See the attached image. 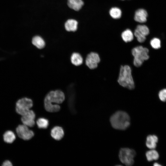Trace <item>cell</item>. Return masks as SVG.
<instances>
[{
	"mask_svg": "<svg viewBox=\"0 0 166 166\" xmlns=\"http://www.w3.org/2000/svg\"><path fill=\"white\" fill-rule=\"evenodd\" d=\"M117 82L121 86L129 90H132L135 88V84L132 74V69L129 65H121Z\"/></svg>",
	"mask_w": 166,
	"mask_h": 166,
	"instance_id": "obj_2",
	"label": "cell"
},
{
	"mask_svg": "<svg viewBox=\"0 0 166 166\" xmlns=\"http://www.w3.org/2000/svg\"><path fill=\"white\" fill-rule=\"evenodd\" d=\"M16 136L15 132L11 130H7L2 134L3 141L7 144H12L15 140Z\"/></svg>",
	"mask_w": 166,
	"mask_h": 166,
	"instance_id": "obj_10",
	"label": "cell"
},
{
	"mask_svg": "<svg viewBox=\"0 0 166 166\" xmlns=\"http://www.w3.org/2000/svg\"><path fill=\"white\" fill-rule=\"evenodd\" d=\"M158 141L157 137L155 135H149L146 138V145L149 148L154 149L156 146Z\"/></svg>",
	"mask_w": 166,
	"mask_h": 166,
	"instance_id": "obj_13",
	"label": "cell"
},
{
	"mask_svg": "<svg viewBox=\"0 0 166 166\" xmlns=\"http://www.w3.org/2000/svg\"><path fill=\"white\" fill-rule=\"evenodd\" d=\"M15 131L18 137L24 140H30L34 135L33 131L30 129L28 127L22 124H19L16 127Z\"/></svg>",
	"mask_w": 166,
	"mask_h": 166,
	"instance_id": "obj_7",
	"label": "cell"
},
{
	"mask_svg": "<svg viewBox=\"0 0 166 166\" xmlns=\"http://www.w3.org/2000/svg\"><path fill=\"white\" fill-rule=\"evenodd\" d=\"M159 98L163 102L166 101V89H164L160 90L158 93Z\"/></svg>",
	"mask_w": 166,
	"mask_h": 166,
	"instance_id": "obj_25",
	"label": "cell"
},
{
	"mask_svg": "<svg viewBox=\"0 0 166 166\" xmlns=\"http://www.w3.org/2000/svg\"><path fill=\"white\" fill-rule=\"evenodd\" d=\"M153 165L154 166H161V165L157 163H154Z\"/></svg>",
	"mask_w": 166,
	"mask_h": 166,
	"instance_id": "obj_27",
	"label": "cell"
},
{
	"mask_svg": "<svg viewBox=\"0 0 166 166\" xmlns=\"http://www.w3.org/2000/svg\"><path fill=\"white\" fill-rule=\"evenodd\" d=\"M110 122L114 128L120 130H125L130 125V118L126 112L119 111L114 113L110 117Z\"/></svg>",
	"mask_w": 166,
	"mask_h": 166,
	"instance_id": "obj_3",
	"label": "cell"
},
{
	"mask_svg": "<svg viewBox=\"0 0 166 166\" xmlns=\"http://www.w3.org/2000/svg\"><path fill=\"white\" fill-rule=\"evenodd\" d=\"M134 35L136 38L137 41L140 43L144 42L146 39V36L140 33L136 29L134 31Z\"/></svg>",
	"mask_w": 166,
	"mask_h": 166,
	"instance_id": "obj_24",
	"label": "cell"
},
{
	"mask_svg": "<svg viewBox=\"0 0 166 166\" xmlns=\"http://www.w3.org/2000/svg\"><path fill=\"white\" fill-rule=\"evenodd\" d=\"M64 131L62 127L56 126L51 131L50 134L52 137L56 140H59L64 136Z\"/></svg>",
	"mask_w": 166,
	"mask_h": 166,
	"instance_id": "obj_12",
	"label": "cell"
},
{
	"mask_svg": "<svg viewBox=\"0 0 166 166\" xmlns=\"http://www.w3.org/2000/svg\"><path fill=\"white\" fill-rule=\"evenodd\" d=\"M136 154L134 150L128 148H123L120 150L119 157L122 163L126 166H130L134 163V158Z\"/></svg>",
	"mask_w": 166,
	"mask_h": 166,
	"instance_id": "obj_6",
	"label": "cell"
},
{
	"mask_svg": "<svg viewBox=\"0 0 166 166\" xmlns=\"http://www.w3.org/2000/svg\"></svg>",
	"mask_w": 166,
	"mask_h": 166,
	"instance_id": "obj_28",
	"label": "cell"
},
{
	"mask_svg": "<svg viewBox=\"0 0 166 166\" xmlns=\"http://www.w3.org/2000/svg\"><path fill=\"white\" fill-rule=\"evenodd\" d=\"M146 156L148 161L156 160L159 157V155L157 151L154 149H151L146 153Z\"/></svg>",
	"mask_w": 166,
	"mask_h": 166,
	"instance_id": "obj_19",
	"label": "cell"
},
{
	"mask_svg": "<svg viewBox=\"0 0 166 166\" xmlns=\"http://www.w3.org/2000/svg\"><path fill=\"white\" fill-rule=\"evenodd\" d=\"M33 45L39 49L43 48L45 45V42L43 39L38 36H35L32 40Z\"/></svg>",
	"mask_w": 166,
	"mask_h": 166,
	"instance_id": "obj_17",
	"label": "cell"
},
{
	"mask_svg": "<svg viewBox=\"0 0 166 166\" xmlns=\"http://www.w3.org/2000/svg\"><path fill=\"white\" fill-rule=\"evenodd\" d=\"M148 16L147 12L144 9H140L137 10L135 13L134 19L140 23H144L147 21Z\"/></svg>",
	"mask_w": 166,
	"mask_h": 166,
	"instance_id": "obj_11",
	"label": "cell"
},
{
	"mask_svg": "<svg viewBox=\"0 0 166 166\" xmlns=\"http://www.w3.org/2000/svg\"><path fill=\"white\" fill-rule=\"evenodd\" d=\"M149 50L146 47L139 45L134 47L131 50L133 56V64L134 66L140 67L144 61L149 58Z\"/></svg>",
	"mask_w": 166,
	"mask_h": 166,
	"instance_id": "obj_4",
	"label": "cell"
},
{
	"mask_svg": "<svg viewBox=\"0 0 166 166\" xmlns=\"http://www.w3.org/2000/svg\"><path fill=\"white\" fill-rule=\"evenodd\" d=\"M101 59L98 54L95 52H92L86 56L85 63L86 66L90 69L96 68Z\"/></svg>",
	"mask_w": 166,
	"mask_h": 166,
	"instance_id": "obj_8",
	"label": "cell"
},
{
	"mask_svg": "<svg viewBox=\"0 0 166 166\" xmlns=\"http://www.w3.org/2000/svg\"><path fill=\"white\" fill-rule=\"evenodd\" d=\"M36 124L39 128L45 129L48 127L49 125V121L46 119L40 118L37 120Z\"/></svg>",
	"mask_w": 166,
	"mask_h": 166,
	"instance_id": "obj_21",
	"label": "cell"
},
{
	"mask_svg": "<svg viewBox=\"0 0 166 166\" xmlns=\"http://www.w3.org/2000/svg\"><path fill=\"white\" fill-rule=\"evenodd\" d=\"M150 44L151 47L155 49H159L161 46V43L160 40L159 38H152L150 41Z\"/></svg>",
	"mask_w": 166,
	"mask_h": 166,
	"instance_id": "obj_22",
	"label": "cell"
},
{
	"mask_svg": "<svg viewBox=\"0 0 166 166\" xmlns=\"http://www.w3.org/2000/svg\"><path fill=\"white\" fill-rule=\"evenodd\" d=\"M2 166H13L12 162L9 160H6L2 164Z\"/></svg>",
	"mask_w": 166,
	"mask_h": 166,
	"instance_id": "obj_26",
	"label": "cell"
},
{
	"mask_svg": "<svg viewBox=\"0 0 166 166\" xmlns=\"http://www.w3.org/2000/svg\"><path fill=\"white\" fill-rule=\"evenodd\" d=\"M65 97L64 93L61 90H56L50 91L47 93L44 99L45 109L51 113L59 111L61 107L58 104L63 102Z\"/></svg>",
	"mask_w": 166,
	"mask_h": 166,
	"instance_id": "obj_1",
	"label": "cell"
},
{
	"mask_svg": "<svg viewBox=\"0 0 166 166\" xmlns=\"http://www.w3.org/2000/svg\"><path fill=\"white\" fill-rule=\"evenodd\" d=\"M121 37L123 41L125 42L132 41L133 39V34L129 29H127L121 34Z\"/></svg>",
	"mask_w": 166,
	"mask_h": 166,
	"instance_id": "obj_18",
	"label": "cell"
},
{
	"mask_svg": "<svg viewBox=\"0 0 166 166\" xmlns=\"http://www.w3.org/2000/svg\"><path fill=\"white\" fill-rule=\"evenodd\" d=\"M136 29L141 34L146 36L149 33V30L148 27L145 25H138Z\"/></svg>",
	"mask_w": 166,
	"mask_h": 166,
	"instance_id": "obj_23",
	"label": "cell"
},
{
	"mask_svg": "<svg viewBox=\"0 0 166 166\" xmlns=\"http://www.w3.org/2000/svg\"><path fill=\"white\" fill-rule=\"evenodd\" d=\"M21 117L20 121L22 124L29 127H33L35 125V114L33 110L30 109L25 114Z\"/></svg>",
	"mask_w": 166,
	"mask_h": 166,
	"instance_id": "obj_9",
	"label": "cell"
},
{
	"mask_svg": "<svg viewBox=\"0 0 166 166\" xmlns=\"http://www.w3.org/2000/svg\"><path fill=\"white\" fill-rule=\"evenodd\" d=\"M78 22L76 20L70 19L68 20L65 23L66 30L68 31H75L77 29Z\"/></svg>",
	"mask_w": 166,
	"mask_h": 166,
	"instance_id": "obj_16",
	"label": "cell"
},
{
	"mask_svg": "<svg viewBox=\"0 0 166 166\" xmlns=\"http://www.w3.org/2000/svg\"><path fill=\"white\" fill-rule=\"evenodd\" d=\"M33 105L32 100L26 97H24L18 100L16 102L15 110L18 115L22 116L31 108Z\"/></svg>",
	"mask_w": 166,
	"mask_h": 166,
	"instance_id": "obj_5",
	"label": "cell"
},
{
	"mask_svg": "<svg viewBox=\"0 0 166 166\" xmlns=\"http://www.w3.org/2000/svg\"><path fill=\"white\" fill-rule=\"evenodd\" d=\"M109 14L114 19H119L121 15V11L119 8L116 7L111 8L109 10Z\"/></svg>",
	"mask_w": 166,
	"mask_h": 166,
	"instance_id": "obj_20",
	"label": "cell"
},
{
	"mask_svg": "<svg viewBox=\"0 0 166 166\" xmlns=\"http://www.w3.org/2000/svg\"><path fill=\"white\" fill-rule=\"evenodd\" d=\"M71 63L74 65L78 66L83 63V58L81 55L78 53H73L70 57Z\"/></svg>",
	"mask_w": 166,
	"mask_h": 166,
	"instance_id": "obj_14",
	"label": "cell"
},
{
	"mask_svg": "<svg viewBox=\"0 0 166 166\" xmlns=\"http://www.w3.org/2000/svg\"><path fill=\"white\" fill-rule=\"evenodd\" d=\"M67 3L69 8L76 11L79 10L84 4L82 0H68Z\"/></svg>",
	"mask_w": 166,
	"mask_h": 166,
	"instance_id": "obj_15",
	"label": "cell"
}]
</instances>
